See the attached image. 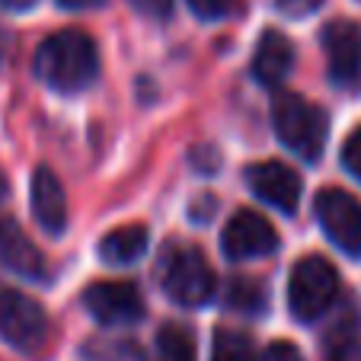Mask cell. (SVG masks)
<instances>
[{"mask_svg": "<svg viewBox=\"0 0 361 361\" xmlns=\"http://www.w3.org/2000/svg\"><path fill=\"white\" fill-rule=\"evenodd\" d=\"M128 4L147 20H166L173 13V0H128Z\"/></svg>", "mask_w": 361, "mask_h": 361, "instance_id": "obj_22", "label": "cell"}, {"mask_svg": "<svg viewBox=\"0 0 361 361\" xmlns=\"http://www.w3.org/2000/svg\"><path fill=\"white\" fill-rule=\"evenodd\" d=\"M4 55H7V35L0 29V64H4Z\"/></svg>", "mask_w": 361, "mask_h": 361, "instance_id": "obj_26", "label": "cell"}, {"mask_svg": "<svg viewBox=\"0 0 361 361\" xmlns=\"http://www.w3.org/2000/svg\"><path fill=\"white\" fill-rule=\"evenodd\" d=\"M83 307L102 326H131L144 317V298L135 281H93L83 291Z\"/></svg>", "mask_w": 361, "mask_h": 361, "instance_id": "obj_8", "label": "cell"}, {"mask_svg": "<svg viewBox=\"0 0 361 361\" xmlns=\"http://www.w3.org/2000/svg\"><path fill=\"white\" fill-rule=\"evenodd\" d=\"M294 68V45L279 32V29H269L262 32V39L256 42V51H252V77L262 83V87H281L285 77Z\"/></svg>", "mask_w": 361, "mask_h": 361, "instance_id": "obj_11", "label": "cell"}, {"mask_svg": "<svg viewBox=\"0 0 361 361\" xmlns=\"http://www.w3.org/2000/svg\"><path fill=\"white\" fill-rule=\"evenodd\" d=\"M96 252L109 266H131V262H137L147 252V227H141V224L116 227L112 233H106L99 240Z\"/></svg>", "mask_w": 361, "mask_h": 361, "instance_id": "obj_13", "label": "cell"}, {"mask_svg": "<svg viewBox=\"0 0 361 361\" xmlns=\"http://www.w3.org/2000/svg\"><path fill=\"white\" fill-rule=\"evenodd\" d=\"M342 166L348 170V176H355L361 183V125L342 144Z\"/></svg>", "mask_w": 361, "mask_h": 361, "instance_id": "obj_20", "label": "cell"}, {"mask_svg": "<svg viewBox=\"0 0 361 361\" xmlns=\"http://www.w3.org/2000/svg\"><path fill=\"white\" fill-rule=\"evenodd\" d=\"M272 125L275 137L294 157L307 160V164H317L323 157L329 137V118L317 102L298 93H279L272 102Z\"/></svg>", "mask_w": 361, "mask_h": 361, "instance_id": "obj_2", "label": "cell"}, {"mask_svg": "<svg viewBox=\"0 0 361 361\" xmlns=\"http://www.w3.org/2000/svg\"><path fill=\"white\" fill-rule=\"evenodd\" d=\"M339 298V272L323 256H304L288 275V307L300 323L323 317Z\"/></svg>", "mask_w": 361, "mask_h": 361, "instance_id": "obj_4", "label": "cell"}, {"mask_svg": "<svg viewBox=\"0 0 361 361\" xmlns=\"http://www.w3.org/2000/svg\"><path fill=\"white\" fill-rule=\"evenodd\" d=\"M64 10H93L99 7V4H106V0H58Z\"/></svg>", "mask_w": 361, "mask_h": 361, "instance_id": "obj_24", "label": "cell"}, {"mask_svg": "<svg viewBox=\"0 0 361 361\" xmlns=\"http://www.w3.org/2000/svg\"><path fill=\"white\" fill-rule=\"evenodd\" d=\"M246 185L259 202L281 214H294L300 204V176L281 160H262L246 170Z\"/></svg>", "mask_w": 361, "mask_h": 361, "instance_id": "obj_9", "label": "cell"}, {"mask_svg": "<svg viewBox=\"0 0 361 361\" xmlns=\"http://www.w3.org/2000/svg\"><path fill=\"white\" fill-rule=\"evenodd\" d=\"M157 281L179 307H202L214 298V269L204 252L185 243H170L157 259Z\"/></svg>", "mask_w": 361, "mask_h": 361, "instance_id": "obj_3", "label": "cell"}, {"mask_svg": "<svg viewBox=\"0 0 361 361\" xmlns=\"http://www.w3.org/2000/svg\"><path fill=\"white\" fill-rule=\"evenodd\" d=\"M32 212L48 233H61L68 227V198L64 185L48 166H39L32 176Z\"/></svg>", "mask_w": 361, "mask_h": 361, "instance_id": "obj_12", "label": "cell"}, {"mask_svg": "<svg viewBox=\"0 0 361 361\" xmlns=\"http://www.w3.org/2000/svg\"><path fill=\"white\" fill-rule=\"evenodd\" d=\"M157 361H198L192 329L166 323L157 336Z\"/></svg>", "mask_w": 361, "mask_h": 361, "instance_id": "obj_16", "label": "cell"}, {"mask_svg": "<svg viewBox=\"0 0 361 361\" xmlns=\"http://www.w3.org/2000/svg\"><path fill=\"white\" fill-rule=\"evenodd\" d=\"M212 361H259V348L240 329H218L212 345Z\"/></svg>", "mask_w": 361, "mask_h": 361, "instance_id": "obj_17", "label": "cell"}, {"mask_svg": "<svg viewBox=\"0 0 361 361\" xmlns=\"http://www.w3.org/2000/svg\"><path fill=\"white\" fill-rule=\"evenodd\" d=\"M0 339L16 352H39L48 339V317L39 300L4 288L0 291Z\"/></svg>", "mask_w": 361, "mask_h": 361, "instance_id": "obj_5", "label": "cell"}, {"mask_svg": "<svg viewBox=\"0 0 361 361\" xmlns=\"http://www.w3.org/2000/svg\"><path fill=\"white\" fill-rule=\"evenodd\" d=\"M323 361H361V326L355 314L333 323L323 339Z\"/></svg>", "mask_w": 361, "mask_h": 361, "instance_id": "obj_14", "label": "cell"}, {"mask_svg": "<svg viewBox=\"0 0 361 361\" xmlns=\"http://www.w3.org/2000/svg\"><path fill=\"white\" fill-rule=\"evenodd\" d=\"M259 361H304V355H300L298 345H291V342H272V345L259 355Z\"/></svg>", "mask_w": 361, "mask_h": 361, "instance_id": "obj_23", "label": "cell"}, {"mask_svg": "<svg viewBox=\"0 0 361 361\" xmlns=\"http://www.w3.org/2000/svg\"><path fill=\"white\" fill-rule=\"evenodd\" d=\"M279 250V233L275 227L262 218L259 212L243 208L224 224L221 233V252L231 262H246V259H266Z\"/></svg>", "mask_w": 361, "mask_h": 361, "instance_id": "obj_7", "label": "cell"}, {"mask_svg": "<svg viewBox=\"0 0 361 361\" xmlns=\"http://www.w3.org/2000/svg\"><path fill=\"white\" fill-rule=\"evenodd\" d=\"M224 304L231 310H237V314H262L266 310V291L250 279H237L227 285Z\"/></svg>", "mask_w": 361, "mask_h": 361, "instance_id": "obj_18", "label": "cell"}, {"mask_svg": "<svg viewBox=\"0 0 361 361\" xmlns=\"http://www.w3.org/2000/svg\"><path fill=\"white\" fill-rule=\"evenodd\" d=\"M35 74L55 93H83L99 77V51L83 29H61L35 51Z\"/></svg>", "mask_w": 361, "mask_h": 361, "instance_id": "obj_1", "label": "cell"}, {"mask_svg": "<svg viewBox=\"0 0 361 361\" xmlns=\"http://www.w3.org/2000/svg\"><path fill=\"white\" fill-rule=\"evenodd\" d=\"M314 212L329 243L345 256H361V202L345 189H323L314 198Z\"/></svg>", "mask_w": 361, "mask_h": 361, "instance_id": "obj_6", "label": "cell"}, {"mask_svg": "<svg viewBox=\"0 0 361 361\" xmlns=\"http://www.w3.org/2000/svg\"><path fill=\"white\" fill-rule=\"evenodd\" d=\"M185 4L198 20H224V16L233 13L237 0H185Z\"/></svg>", "mask_w": 361, "mask_h": 361, "instance_id": "obj_19", "label": "cell"}, {"mask_svg": "<svg viewBox=\"0 0 361 361\" xmlns=\"http://www.w3.org/2000/svg\"><path fill=\"white\" fill-rule=\"evenodd\" d=\"M323 51L333 83H352L361 74V26L352 20H333L323 26Z\"/></svg>", "mask_w": 361, "mask_h": 361, "instance_id": "obj_10", "label": "cell"}, {"mask_svg": "<svg viewBox=\"0 0 361 361\" xmlns=\"http://www.w3.org/2000/svg\"><path fill=\"white\" fill-rule=\"evenodd\" d=\"M0 252H4V262H7L16 275H23V279H45V262H42V252L35 250V246L29 243V240L23 237L16 227H10V233L4 237Z\"/></svg>", "mask_w": 361, "mask_h": 361, "instance_id": "obj_15", "label": "cell"}, {"mask_svg": "<svg viewBox=\"0 0 361 361\" xmlns=\"http://www.w3.org/2000/svg\"><path fill=\"white\" fill-rule=\"evenodd\" d=\"M323 0H275L279 13H285L288 20H304V16L317 13Z\"/></svg>", "mask_w": 361, "mask_h": 361, "instance_id": "obj_21", "label": "cell"}, {"mask_svg": "<svg viewBox=\"0 0 361 361\" xmlns=\"http://www.w3.org/2000/svg\"><path fill=\"white\" fill-rule=\"evenodd\" d=\"M35 0H0V7L4 10H13V13H23V10H29Z\"/></svg>", "mask_w": 361, "mask_h": 361, "instance_id": "obj_25", "label": "cell"}]
</instances>
